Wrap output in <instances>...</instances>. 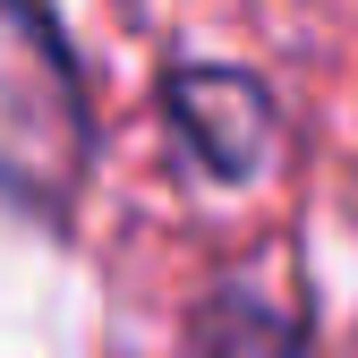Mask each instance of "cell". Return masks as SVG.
I'll return each instance as SVG.
<instances>
[{
  "label": "cell",
  "mask_w": 358,
  "mask_h": 358,
  "mask_svg": "<svg viewBox=\"0 0 358 358\" xmlns=\"http://www.w3.org/2000/svg\"><path fill=\"white\" fill-rule=\"evenodd\" d=\"M162 120H171L179 154H188V171L222 179V188L256 179L264 154H273V137H282L273 85H264L256 69H231V60H179V69H162Z\"/></svg>",
  "instance_id": "cell-2"
},
{
  "label": "cell",
  "mask_w": 358,
  "mask_h": 358,
  "mask_svg": "<svg viewBox=\"0 0 358 358\" xmlns=\"http://www.w3.org/2000/svg\"><path fill=\"white\" fill-rule=\"evenodd\" d=\"M94 171V94L52 0H0V205L69 231Z\"/></svg>",
  "instance_id": "cell-1"
},
{
  "label": "cell",
  "mask_w": 358,
  "mask_h": 358,
  "mask_svg": "<svg viewBox=\"0 0 358 358\" xmlns=\"http://www.w3.org/2000/svg\"><path fill=\"white\" fill-rule=\"evenodd\" d=\"M188 358H316V307L273 299L248 273H222L188 307Z\"/></svg>",
  "instance_id": "cell-3"
}]
</instances>
